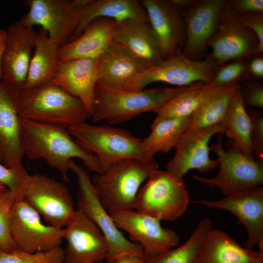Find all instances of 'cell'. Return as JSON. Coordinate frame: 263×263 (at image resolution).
Returning <instances> with one entry per match:
<instances>
[{"label": "cell", "mask_w": 263, "mask_h": 263, "mask_svg": "<svg viewBox=\"0 0 263 263\" xmlns=\"http://www.w3.org/2000/svg\"><path fill=\"white\" fill-rule=\"evenodd\" d=\"M20 143L24 155L29 159H45L68 182L70 161L82 160L87 170L102 173L97 157L80 149L63 126L37 122L20 118Z\"/></svg>", "instance_id": "cell-1"}, {"label": "cell", "mask_w": 263, "mask_h": 263, "mask_svg": "<svg viewBox=\"0 0 263 263\" xmlns=\"http://www.w3.org/2000/svg\"><path fill=\"white\" fill-rule=\"evenodd\" d=\"M17 108L20 118L67 128L91 117L81 100L52 82L17 90Z\"/></svg>", "instance_id": "cell-2"}, {"label": "cell", "mask_w": 263, "mask_h": 263, "mask_svg": "<svg viewBox=\"0 0 263 263\" xmlns=\"http://www.w3.org/2000/svg\"><path fill=\"white\" fill-rule=\"evenodd\" d=\"M192 84L184 87L130 91L96 83L91 117L94 122L105 120L111 125L125 123L141 113L154 112Z\"/></svg>", "instance_id": "cell-3"}, {"label": "cell", "mask_w": 263, "mask_h": 263, "mask_svg": "<svg viewBox=\"0 0 263 263\" xmlns=\"http://www.w3.org/2000/svg\"><path fill=\"white\" fill-rule=\"evenodd\" d=\"M67 130L80 149L97 157L102 173L115 162L124 159L155 161L146 156L142 149V140L128 130L84 122L71 126Z\"/></svg>", "instance_id": "cell-4"}, {"label": "cell", "mask_w": 263, "mask_h": 263, "mask_svg": "<svg viewBox=\"0 0 263 263\" xmlns=\"http://www.w3.org/2000/svg\"><path fill=\"white\" fill-rule=\"evenodd\" d=\"M158 168L155 161L124 159L103 173L94 174L92 182L100 203L109 212L133 209L140 186Z\"/></svg>", "instance_id": "cell-5"}, {"label": "cell", "mask_w": 263, "mask_h": 263, "mask_svg": "<svg viewBox=\"0 0 263 263\" xmlns=\"http://www.w3.org/2000/svg\"><path fill=\"white\" fill-rule=\"evenodd\" d=\"M69 168L77 177V209L97 226L106 240L108 247L107 263L126 254L145 257L141 245L128 240L116 227L100 203L88 171L73 160L70 161Z\"/></svg>", "instance_id": "cell-6"}, {"label": "cell", "mask_w": 263, "mask_h": 263, "mask_svg": "<svg viewBox=\"0 0 263 263\" xmlns=\"http://www.w3.org/2000/svg\"><path fill=\"white\" fill-rule=\"evenodd\" d=\"M189 202L183 180L157 169L138 191L134 209L161 220L174 221L184 214Z\"/></svg>", "instance_id": "cell-7"}, {"label": "cell", "mask_w": 263, "mask_h": 263, "mask_svg": "<svg viewBox=\"0 0 263 263\" xmlns=\"http://www.w3.org/2000/svg\"><path fill=\"white\" fill-rule=\"evenodd\" d=\"M223 133H219L217 142L210 146L218 157V173L211 178L196 175L193 178L209 188H218L225 197L262 185L263 164L232 147L225 150L222 143Z\"/></svg>", "instance_id": "cell-8"}, {"label": "cell", "mask_w": 263, "mask_h": 263, "mask_svg": "<svg viewBox=\"0 0 263 263\" xmlns=\"http://www.w3.org/2000/svg\"><path fill=\"white\" fill-rule=\"evenodd\" d=\"M219 67L211 54L202 60H191L181 51L157 65L147 68L130 81L124 90L138 91L154 82H163L177 87L196 82L209 84Z\"/></svg>", "instance_id": "cell-9"}, {"label": "cell", "mask_w": 263, "mask_h": 263, "mask_svg": "<svg viewBox=\"0 0 263 263\" xmlns=\"http://www.w3.org/2000/svg\"><path fill=\"white\" fill-rule=\"evenodd\" d=\"M26 201L49 225L62 228L71 218L74 202L61 182L45 175H29L23 194Z\"/></svg>", "instance_id": "cell-10"}, {"label": "cell", "mask_w": 263, "mask_h": 263, "mask_svg": "<svg viewBox=\"0 0 263 263\" xmlns=\"http://www.w3.org/2000/svg\"><path fill=\"white\" fill-rule=\"evenodd\" d=\"M40 216L24 200L13 204L10 213V231L19 249L34 254L60 246L63 229L44 225Z\"/></svg>", "instance_id": "cell-11"}, {"label": "cell", "mask_w": 263, "mask_h": 263, "mask_svg": "<svg viewBox=\"0 0 263 263\" xmlns=\"http://www.w3.org/2000/svg\"><path fill=\"white\" fill-rule=\"evenodd\" d=\"M210 53L219 66L229 60H245L258 54L259 41L255 34L239 20L237 13L226 5L217 30L208 43Z\"/></svg>", "instance_id": "cell-12"}, {"label": "cell", "mask_w": 263, "mask_h": 263, "mask_svg": "<svg viewBox=\"0 0 263 263\" xmlns=\"http://www.w3.org/2000/svg\"><path fill=\"white\" fill-rule=\"evenodd\" d=\"M109 213L117 228L127 231L139 243L146 257L160 255L179 244L178 235L172 229L162 227L158 218L133 209Z\"/></svg>", "instance_id": "cell-13"}, {"label": "cell", "mask_w": 263, "mask_h": 263, "mask_svg": "<svg viewBox=\"0 0 263 263\" xmlns=\"http://www.w3.org/2000/svg\"><path fill=\"white\" fill-rule=\"evenodd\" d=\"M29 8L19 20L25 26L40 25L60 46L68 42L78 22L77 10L69 0H28Z\"/></svg>", "instance_id": "cell-14"}, {"label": "cell", "mask_w": 263, "mask_h": 263, "mask_svg": "<svg viewBox=\"0 0 263 263\" xmlns=\"http://www.w3.org/2000/svg\"><path fill=\"white\" fill-rule=\"evenodd\" d=\"M65 226L64 263H98L106 259L108 247L103 234L79 209L75 210Z\"/></svg>", "instance_id": "cell-15"}, {"label": "cell", "mask_w": 263, "mask_h": 263, "mask_svg": "<svg viewBox=\"0 0 263 263\" xmlns=\"http://www.w3.org/2000/svg\"><path fill=\"white\" fill-rule=\"evenodd\" d=\"M220 132H223L221 124L196 131H186L175 147V153L167 163L166 171L183 179L190 169L207 172L217 169L219 162L209 157L208 143L213 136Z\"/></svg>", "instance_id": "cell-16"}, {"label": "cell", "mask_w": 263, "mask_h": 263, "mask_svg": "<svg viewBox=\"0 0 263 263\" xmlns=\"http://www.w3.org/2000/svg\"><path fill=\"white\" fill-rule=\"evenodd\" d=\"M6 31L1 64V81L19 90L27 76L38 32L19 21L9 25Z\"/></svg>", "instance_id": "cell-17"}, {"label": "cell", "mask_w": 263, "mask_h": 263, "mask_svg": "<svg viewBox=\"0 0 263 263\" xmlns=\"http://www.w3.org/2000/svg\"><path fill=\"white\" fill-rule=\"evenodd\" d=\"M226 0H195L181 12L187 41L182 51L187 57L196 60L215 34Z\"/></svg>", "instance_id": "cell-18"}, {"label": "cell", "mask_w": 263, "mask_h": 263, "mask_svg": "<svg viewBox=\"0 0 263 263\" xmlns=\"http://www.w3.org/2000/svg\"><path fill=\"white\" fill-rule=\"evenodd\" d=\"M208 208L224 209L234 214L238 223L245 227L248 238L244 247L253 249L263 241V188L256 187L244 190L224 198L215 200L198 201Z\"/></svg>", "instance_id": "cell-19"}, {"label": "cell", "mask_w": 263, "mask_h": 263, "mask_svg": "<svg viewBox=\"0 0 263 263\" xmlns=\"http://www.w3.org/2000/svg\"><path fill=\"white\" fill-rule=\"evenodd\" d=\"M140 3L158 41L163 59L182 51L187 38L181 12L169 0H143Z\"/></svg>", "instance_id": "cell-20"}, {"label": "cell", "mask_w": 263, "mask_h": 263, "mask_svg": "<svg viewBox=\"0 0 263 263\" xmlns=\"http://www.w3.org/2000/svg\"><path fill=\"white\" fill-rule=\"evenodd\" d=\"M17 90L0 82V156L1 164L16 169L23 167L20 143V117L17 108Z\"/></svg>", "instance_id": "cell-21"}, {"label": "cell", "mask_w": 263, "mask_h": 263, "mask_svg": "<svg viewBox=\"0 0 263 263\" xmlns=\"http://www.w3.org/2000/svg\"><path fill=\"white\" fill-rule=\"evenodd\" d=\"M99 58H83L60 63L52 82L82 101L91 115L99 76Z\"/></svg>", "instance_id": "cell-22"}, {"label": "cell", "mask_w": 263, "mask_h": 263, "mask_svg": "<svg viewBox=\"0 0 263 263\" xmlns=\"http://www.w3.org/2000/svg\"><path fill=\"white\" fill-rule=\"evenodd\" d=\"M146 67L124 45L113 41L99 57L97 84L124 89Z\"/></svg>", "instance_id": "cell-23"}, {"label": "cell", "mask_w": 263, "mask_h": 263, "mask_svg": "<svg viewBox=\"0 0 263 263\" xmlns=\"http://www.w3.org/2000/svg\"><path fill=\"white\" fill-rule=\"evenodd\" d=\"M117 22L106 18L91 21L80 36L60 46V63L74 59L99 58L113 41Z\"/></svg>", "instance_id": "cell-24"}, {"label": "cell", "mask_w": 263, "mask_h": 263, "mask_svg": "<svg viewBox=\"0 0 263 263\" xmlns=\"http://www.w3.org/2000/svg\"><path fill=\"white\" fill-rule=\"evenodd\" d=\"M113 40L125 46L146 68L155 66L163 60L149 22L127 19L117 22Z\"/></svg>", "instance_id": "cell-25"}, {"label": "cell", "mask_w": 263, "mask_h": 263, "mask_svg": "<svg viewBox=\"0 0 263 263\" xmlns=\"http://www.w3.org/2000/svg\"><path fill=\"white\" fill-rule=\"evenodd\" d=\"M193 263H263V253L243 247L225 232L212 229Z\"/></svg>", "instance_id": "cell-26"}, {"label": "cell", "mask_w": 263, "mask_h": 263, "mask_svg": "<svg viewBox=\"0 0 263 263\" xmlns=\"http://www.w3.org/2000/svg\"><path fill=\"white\" fill-rule=\"evenodd\" d=\"M77 12L78 24L68 42L78 38L87 25L97 18L111 19L116 22L127 19L149 22L146 12L136 0H93Z\"/></svg>", "instance_id": "cell-27"}, {"label": "cell", "mask_w": 263, "mask_h": 263, "mask_svg": "<svg viewBox=\"0 0 263 263\" xmlns=\"http://www.w3.org/2000/svg\"><path fill=\"white\" fill-rule=\"evenodd\" d=\"M60 45L41 28L34 48L27 76L21 88H29L52 82L60 64Z\"/></svg>", "instance_id": "cell-28"}, {"label": "cell", "mask_w": 263, "mask_h": 263, "mask_svg": "<svg viewBox=\"0 0 263 263\" xmlns=\"http://www.w3.org/2000/svg\"><path fill=\"white\" fill-rule=\"evenodd\" d=\"M241 83L236 82L212 88L191 115L187 131H193L221 124Z\"/></svg>", "instance_id": "cell-29"}, {"label": "cell", "mask_w": 263, "mask_h": 263, "mask_svg": "<svg viewBox=\"0 0 263 263\" xmlns=\"http://www.w3.org/2000/svg\"><path fill=\"white\" fill-rule=\"evenodd\" d=\"M191 116L162 120L151 126V132L142 141L146 156L154 160L159 152H167L175 148L180 137L188 129Z\"/></svg>", "instance_id": "cell-30"}, {"label": "cell", "mask_w": 263, "mask_h": 263, "mask_svg": "<svg viewBox=\"0 0 263 263\" xmlns=\"http://www.w3.org/2000/svg\"><path fill=\"white\" fill-rule=\"evenodd\" d=\"M221 125L223 132L232 140V147L254 159L250 142L251 122L242 99L240 88Z\"/></svg>", "instance_id": "cell-31"}, {"label": "cell", "mask_w": 263, "mask_h": 263, "mask_svg": "<svg viewBox=\"0 0 263 263\" xmlns=\"http://www.w3.org/2000/svg\"><path fill=\"white\" fill-rule=\"evenodd\" d=\"M211 88L202 82L192 84L190 87L169 99L154 112L156 117L153 123L182 117L191 116Z\"/></svg>", "instance_id": "cell-32"}, {"label": "cell", "mask_w": 263, "mask_h": 263, "mask_svg": "<svg viewBox=\"0 0 263 263\" xmlns=\"http://www.w3.org/2000/svg\"><path fill=\"white\" fill-rule=\"evenodd\" d=\"M211 229V221L204 218L199 222L189 238L183 244L159 255L145 256V263H193L200 247Z\"/></svg>", "instance_id": "cell-33"}, {"label": "cell", "mask_w": 263, "mask_h": 263, "mask_svg": "<svg viewBox=\"0 0 263 263\" xmlns=\"http://www.w3.org/2000/svg\"><path fill=\"white\" fill-rule=\"evenodd\" d=\"M64 250L59 246L45 252L31 254L18 248L11 252L0 250V263H64Z\"/></svg>", "instance_id": "cell-34"}, {"label": "cell", "mask_w": 263, "mask_h": 263, "mask_svg": "<svg viewBox=\"0 0 263 263\" xmlns=\"http://www.w3.org/2000/svg\"><path fill=\"white\" fill-rule=\"evenodd\" d=\"M16 201L13 193L8 188L0 190V250L11 252L18 249L10 231V213Z\"/></svg>", "instance_id": "cell-35"}, {"label": "cell", "mask_w": 263, "mask_h": 263, "mask_svg": "<svg viewBox=\"0 0 263 263\" xmlns=\"http://www.w3.org/2000/svg\"><path fill=\"white\" fill-rule=\"evenodd\" d=\"M247 63L245 60H237L224 64L216 70L210 83L212 88L224 87L229 84L248 80Z\"/></svg>", "instance_id": "cell-36"}, {"label": "cell", "mask_w": 263, "mask_h": 263, "mask_svg": "<svg viewBox=\"0 0 263 263\" xmlns=\"http://www.w3.org/2000/svg\"><path fill=\"white\" fill-rule=\"evenodd\" d=\"M29 175L24 168L19 169L8 168L0 163V183L13 193L16 201L23 200Z\"/></svg>", "instance_id": "cell-37"}, {"label": "cell", "mask_w": 263, "mask_h": 263, "mask_svg": "<svg viewBox=\"0 0 263 263\" xmlns=\"http://www.w3.org/2000/svg\"><path fill=\"white\" fill-rule=\"evenodd\" d=\"M251 122L250 142L256 160L263 164V113L262 111L246 109Z\"/></svg>", "instance_id": "cell-38"}, {"label": "cell", "mask_w": 263, "mask_h": 263, "mask_svg": "<svg viewBox=\"0 0 263 263\" xmlns=\"http://www.w3.org/2000/svg\"><path fill=\"white\" fill-rule=\"evenodd\" d=\"M240 93L245 107L263 108V85L257 80L244 81Z\"/></svg>", "instance_id": "cell-39"}, {"label": "cell", "mask_w": 263, "mask_h": 263, "mask_svg": "<svg viewBox=\"0 0 263 263\" xmlns=\"http://www.w3.org/2000/svg\"><path fill=\"white\" fill-rule=\"evenodd\" d=\"M240 21L250 29L259 41L258 54L263 52V12L237 13Z\"/></svg>", "instance_id": "cell-40"}, {"label": "cell", "mask_w": 263, "mask_h": 263, "mask_svg": "<svg viewBox=\"0 0 263 263\" xmlns=\"http://www.w3.org/2000/svg\"><path fill=\"white\" fill-rule=\"evenodd\" d=\"M226 4L237 13L263 12V0H226Z\"/></svg>", "instance_id": "cell-41"}, {"label": "cell", "mask_w": 263, "mask_h": 263, "mask_svg": "<svg viewBox=\"0 0 263 263\" xmlns=\"http://www.w3.org/2000/svg\"><path fill=\"white\" fill-rule=\"evenodd\" d=\"M247 72L249 76L257 79H262L263 77V58L262 56L254 57L247 64Z\"/></svg>", "instance_id": "cell-42"}, {"label": "cell", "mask_w": 263, "mask_h": 263, "mask_svg": "<svg viewBox=\"0 0 263 263\" xmlns=\"http://www.w3.org/2000/svg\"><path fill=\"white\" fill-rule=\"evenodd\" d=\"M108 263H145L144 257L126 254L119 256Z\"/></svg>", "instance_id": "cell-43"}, {"label": "cell", "mask_w": 263, "mask_h": 263, "mask_svg": "<svg viewBox=\"0 0 263 263\" xmlns=\"http://www.w3.org/2000/svg\"><path fill=\"white\" fill-rule=\"evenodd\" d=\"M171 3L181 12L190 6L194 0H169Z\"/></svg>", "instance_id": "cell-44"}, {"label": "cell", "mask_w": 263, "mask_h": 263, "mask_svg": "<svg viewBox=\"0 0 263 263\" xmlns=\"http://www.w3.org/2000/svg\"><path fill=\"white\" fill-rule=\"evenodd\" d=\"M6 29H0V82L1 81V64L2 55L4 49L5 40L6 38Z\"/></svg>", "instance_id": "cell-45"}, {"label": "cell", "mask_w": 263, "mask_h": 263, "mask_svg": "<svg viewBox=\"0 0 263 263\" xmlns=\"http://www.w3.org/2000/svg\"><path fill=\"white\" fill-rule=\"evenodd\" d=\"M92 0H71V2L73 6L77 10H78L88 5L92 1Z\"/></svg>", "instance_id": "cell-46"}, {"label": "cell", "mask_w": 263, "mask_h": 263, "mask_svg": "<svg viewBox=\"0 0 263 263\" xmlns=\"http://www.w3.org/2000/svg\"><path fill=\"white\" fill-rule=\"evenodd\" d=\"M7 188L0 183V190L5 189Z\"/></svg>", "instance_id": "cell-47"}, {"label": "cell", "mask_w": 263, "mask_h": 263, "mask_svg": "<svg viewBox=\"0 0 263 263\" xmlns=\"http://www.w3.org/2000/svg\"><path fill=\"white\" fill-rule=\"evenodd\" d=\"M0 163H1V158L0 156Z\"/></svg>", "instance_id": "cell-48"}]
</instances>
